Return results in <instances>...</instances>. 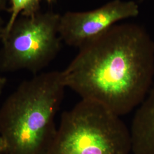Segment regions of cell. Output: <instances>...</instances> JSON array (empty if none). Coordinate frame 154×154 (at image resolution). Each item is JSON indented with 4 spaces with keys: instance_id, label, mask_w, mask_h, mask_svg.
<instances>
[{
    "instance_id": "1",
    "label": "cell",
    "mask_w": 154,
    "mask_h": 154,
    "mask_svg": "<svg viewBox=\"0 0 154 154\" xmlns=\"http://www.w3.org/2000/svg\"><path fill=\"white\" fill-rule=\"evenodd\" d=\"M79 49L62 71L66 88L119 116L137 109L154 81V42L147 30L117 23Z\"/></svg>"
},
{
    "instance_id": "2",
    "label": "cell",
    "mask_w": 154,
    "mask_h": 154,
    "mask_svg": "<svg viewBox=\"0 0 154 154\" xmlns=\"http://www.w3.org/2000/svg\"><path fill=\"white\" fill-rule=\"evenodd\" d=\"M66 88L62 71L45 72L22 82L6 98L0 108L5 154H46Z\"/></svg>"
},
{
    "instance_id": "3",
    "label": "cell",
    "mask_w": 154,
    "mask_h": 154,
    "mask_svg": "<svg viewBox=\"0 0 154 154\" xmlns=\"http://www.w3.org/2000/svg\"><path fill=\"white\" fill-rule=\"evenodd\" d=\"M117 115L82 99L64 112L46 154H130V130Z\"/></svg>"
},
{
    "instance_id": "4",
    "label": "cell",
    "mask_w": 154,
    "mask_h": 154,
    "mask_svg": "<svg viewBox=\"0 0 154 154\" xmlns=\"http://www.w3.org/2000/svg\"><path fill=\"white\" fill-rule=\"evenodd\" d=\"M60 17L53 11L19 17L2 40L0 70L35 75L48 66L61 50Z\"/></svg>"
},
{
    "instance_id": "5",
    "label": "cell",
    "mask_w": 154,
    "mask_h": 154,
    "mask_svg": "<svg viewBox=\"0 0 154 154\" xmlns=\"http://www.w3.org/2000/svg\"><path fill=\"white\" fill-rule=\"evenodd\" d=\"M139 14L138 3L124 0H112L88 11H67L60 17L59 34L66 44L79 49L113 25Z\"/></svg>"
},
{
    "instance_id": "6",
    "label": "cell",
    "mask_w": 154,
    "mask_h": 154,
    "mask_svg": "<svg viewBox=\"0 0 154 154\" xmlns=\"http://www.w3.org/2000/svg\"><path fill=\"white\" fill-rule=\"evenodd\" d=\"M130 134L134 154H154V81L132 119Z\"/></svg>"
},
{
    "instance_id": "7",
    "label": "cell",
    "mask_w": 154,
    "mask_h": 154,
    "mask_svg": "<svg viewBox=\"0 0 154 154\" xmlns=\"http://www.w3.org/2000/svg\"><path fill=\"white\" fill-rule=\"evenodd\" d=\"M42 0H9L10 16L6 23L4 37L20 16H30L39 12Z\"/></svg>"
},
{
    "instance_id": "8",
    "label": "cell",
    "mask_w": 154,
    "mask_h": 154,
    "mask_svg": "<svg viewBox=\"0 0 154 154\" xmlns=\"http://www.w3.org/2000/svg\"><path fill=\"white\" fill-rule=\"evenodd\" d=\"M6 83H7L6 78L0 74V97L5 89Z\"/></svg>"
},
{
    "instance_id": "9",
    "label": "cell",
    "mask_w": 154,
    "mask_h": 154,
    "mask_svg": "<svg viewBox=\"0 0 154 154\" xmlns=\"http://www.w3.org/2000/svg\"><path fill=\"white\" fill-rule=\"evenodd\" d=\"M5 24L6 23L4 22L3 20L1 18V17H0V42H2V40L4 37Z\"/></svg>"
},
{
    "instance_id": "10",
    "label": "cell",
    "mask_w": 154,
    "mask_h": 154,
    "mask_svg": "<svg viewBox=\"0 0 154 154\" xmlns=\"http://www.w3.org/2000/svg\"><path fill=\"white\" fill-rule=\"evenodd\" d=\"M9 0H0V12L4 11L8 9Z\"/></svg>"
},
{
    "instance_id": "11",
    "label": "cell",
    "mask_w": 154,
    "mask_h": 154,
    "mask_svg": "<svg viewBox=\"0 0 154 154\" xmlns=\"http://www.w3.org/2000/svg\"><path fill=\"white\" fill-rule=\"evenodd\" d=\"M5 146L3 143L2 139L0 136V154H5Z\"/></svg>"
},
{
    "instance_id": "12",
    "label": "cell",
    "mask_w": 154,
    "mask_h": 154,
    "mask_svg": "<svg viewBox=\"0 0 154 154\" xmlns=\"http://www.w3.org/2000/svg\"><path fill=\"white\" fill-rule=\"evenodd\" d=\"M45 1L48 2V4L51 5V4H53L55 3L57 0H45Z\"/></svg>"
}]
</instances>
